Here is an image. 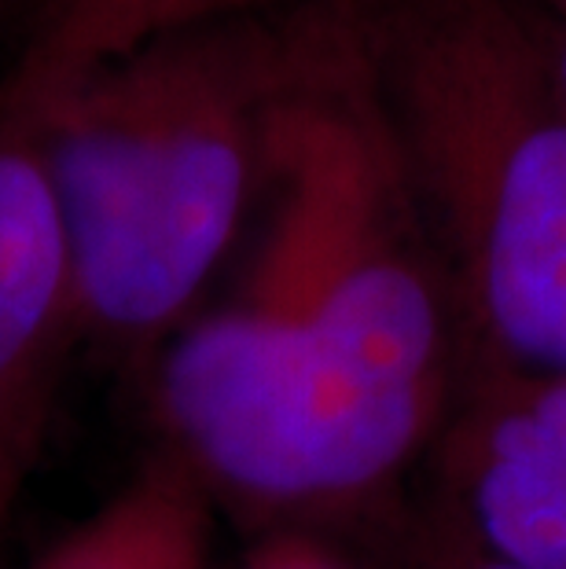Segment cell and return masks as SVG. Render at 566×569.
Here are the masks:
<instances>
[{
  "mask_svg": "<svg viewBox=\"0 0 566 569\" xmlns=\"http://www.w3.org/2000/svg\"><path fill=\"white\" fill-rule=\"evenodd\" d=\"M284 16L151 38L30 100L63 221L78 335L166 342L218 272L265 184Z\"/></svg>",
  "mask_w": 566,
  "mask_h": 569,
  "instance_id": "7a4b0ae2",
  "label": "cell"
},
{
  "mask_svg": "<svg viewBox=\"0 0 566 569\" xmlns=\"http://www.w3.org/2000/svg\"><path fill=\"white\" fill-rule=\"evenodd\" d=\"M430 243L500 365L566 371V89L526 0H354Z\"/></svg>",
  "mask_w": 566,
  "mask_h": 569,
  "instance_id": "3957f363",
  "label": "cell"
},
{
  "mask_svg": "<svg viewBox=\"0 0 566 569\" xmlns=\"http://www.w3.org/2000/svg\"><path fill=\"white\" fill-rule=\"evenodd\" d=\"M19 489H22V481H0V532H4V522H8L11 503H16Z\"/></svg>",
  "mask_w": 566,
  "mask_h": 569,
  "instance_id": "30bf717a",
  "label": "cell"
},
{
  "mask_svg": "<svg viewBox=\"0 0 566 569\" xmlns=\"http://www.w3.org/2000/svg\"><path fill=\"white\" fill-rule=\"evenodd\" d=\"M272 4L280 0H41L30 41L11 74L0 81V92L11 100H30L92 63L162 33L265 16Z\"/></svg>",
  "mask_w": 566,
  "mask_h": 569,
  "instance_id": "8992f818",
  "label": "cell"
},
{
  "mask_svg": "<svg viewBox=\"0 0 566 569\" xmlns=\"http://www.w3.org/2000/svg\"><path fill=\"white\" fill-rule=\"evenodd\" d=\"M526 4H534V0H526ZM537 4H540V16L566 22V0H537Z\"/></svg>",
  "mask_w": 566,
  "mask_h": 569,
  "instance_id": "8fae6325",
  "label": "cell"
},
{
  "mask_svg": "<svg viewBox=\"0 0 566 569\" xmlns=\"http://www.w3.org/2000/svg\"><path fill=\"white\" fill-rule=\"evenodd\" d=\"M250 569H342L335 566L328 555L306 548V543H280V548H269Z\"/></svg>",
  "mask_w": 566,
  "mask_h": 569,
  "instance_id": "ba28073f",
  "label": "cell"
},
{
  "mask_svg": "<svg viewBox=\"0 0 566 569\" xmlns=\"http://www.w3.org/2000/svg\"><path fill=\"white\" fill-rule=\"evenodd\" d=\"M456 470L493 559L566 569V371L493 368L464 419Z\"/></svg>",
  "mask_w": 566,
  "mask_h": 569,
  "instance_id": "5b68a950",
  "label": "cell"
},
{
  "mask_svg": "<svg viewBox=\"0 0 566 569\" xmlns=\"http://www.w3.org/2000/svg\"><path fill=\"white\" fill-rule=\"evenodd\" d=\"M265 188L244 295L166 338L159 416L199 486L269 511L335 507L408 463L445 393L441 261L354 0L284 16Z\"/></svg>",
  "mask_w": 566,
  "mask_h": 569,
  "instance_id": "6da1fadb",
  "label": "cell"
},
{
  "mask_svg": "<svg viewBox=\"0 0 566 569\" xmlns=\"http://www.w3.org/2000/svg\"><path fill=\"white\" fill-rule=\"evenodd\" d=\"M202 486L166 459L30 569H202Z\"/></svg>",
  "mask_w": 566,
  "mask_h": 569,
  "instance_id": "52a82bcc",
  "label": "cell"
},
{
  "mask_svg": "<svg viewBox=\"0 0 566 569\" xmlns=\"http://www.w3.org/2000/svg\"><path fill=\"white\" fill-rule=\"evenodd\" d=\"M75 335V280L52 180L30 118L0 96V481L27 478Z\"/></svg>",
  "mask_w": 566,
  "mask_h": 569,
  "instance_id": "277c9868",
  "label": "cell"
},
{
  "mask_svg": "<svg viewBox=\"0 0 566 569\" xmlns=\"http://www.w3.org/2000/svg\"><path fill=\"white\" fill-rule=\"evenodd\" d=\"M475 569H515V566H508V562H500V559H493V555H489V559H486V562H478Z\"/></svg>",
  "mask_w": 566,
  "mask_h": 569,
  "instance_id": "7c38bea8",
  "label": "cell"
},
{
  "mask_svg": "<svg viewBox=\"0 0 566 569\" xmlns=\"http://www.w3.org/2000/svg\"><path fill=\"white\" fill-rule=\"evenodd\" d=\"M537 16H540V11H537ZM540 30H545V44L552 52V63H556V74H559L563 89H566V22L540 16Z\"/></svg>",
  "mask_w": 566,
  "mask_h": 569,
  "instance_id": "9c48e42d",
  "label": "cell"
}]
</instances>
